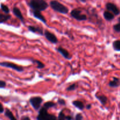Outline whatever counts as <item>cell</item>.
I'll use <instances>...</instances> for the list:
<instances>
[{
  "instance_id": "obj_1",
  "label": "cell",
  "mask_w": 120,
  "mask_h": 120,
  "mask_svg": "<svg viewBox=\"0 0 120 120\" xmlns=\"http://www.w3.org/2000/svg\"><path fill=\"white\" fill-rule=\"evenodd\" d=\"M28 5L32 11H43L49 7V4L45 0H30Z\"/></svg>"
},
{
  "instance_id": "obj_2",
  "label": "cell",
  "mask_w": 120,
  "mask_h": 120,
  "mask_svg": "<svg viewBox=\"0 0 120 120\" xmlns=\"http://www.w3.org/2000/svg\"><path fill=\"white\" fill-rule=\"evenodd\" d=\"M50 6L55 11L62 14H67L69 12V8L56 0H52L50 2Z\"/></svg>"
},
{
  "instance_id": "obj_3",
  "label": "cell",
  "mask_w": 120,
  "mask_h": 120,
  "mask_svg": "<svg viewBox=\"0 0 120 120\" xmlns=\"http://www.w3.org/2000/svg\"><path fill=\"white\" fill-rule=\"evenodd\" d=\"M48 109L42 106L38 112L36 120H57V118L55 115L48 112Z\"/></svg>"
},
{
  "instance_id": "obj_4",
  "label": "cell",
  "mask_w": 120,
  "mask_h": 120,
  "mask_svg": "<svg viewBox=\"0 0 120 120\" xmlns=\"http://www.w3.org/2000/svg\"><path fill=\"white\" fill-rule=\"evenodd\" d=\"M71 17L78 21H83L87 20V16L86 14L82 13V11L79 8L74 9L70 12Z\"/></svg>"
},
{
  "instance_id": "obj_5",
  "label": "cell",
  "mask_w": 120,
  "mask_h": 120,
  "mask_svg": "<svg viewBox=\"0 0 120 120\" xmlns=\"http://www.w3.org/2000/svg\"><path fill=\"white\" fill-rule=\"evenodd\" d=\"M43 99L40 96H34L29 98V103L36 111L41 109V105L43 103Z\"/></svg>"
},
{
  "instance_id": "obj_6",
  "label": "cell",
  "mask_w": 120,
  "mask_h": 120,
  "mask_svg": "<svg viewBox=\"0 0 120 120\" xmlns=\"http://www.w3.org/2000/svg\"><path fill=\"white\" fill-rule=\"evenodd\" d=\"M0 66H1L2 67H5V68L12 69L13 70H15V71H18V72H23V70H24V69H23V68L22 66L18 65V64H15V63H11V62H0Z\"/></svg>"
},
{
  "instance_id": "obj_7",
  "label": "cell",
  "mask_w": 120,
  "mask_h": 120,
  "mask_svg": "<svg viewBox=\"0 0 120 120\" xmlns=\"http://www.w3.org/2000/svg\"><path fill=\"white\" fill-rule=\"evenodd\" d=\"M44 36L45 38L50 43L53 44H56L58 43V39L56 35L49 30L46 29L44 30Z\"/></svg>"
},
{
  "instance_id": "obj_8",
  "label": "cell",
  "mask_w": 120,
  "mask_h": 120,
  "mask_svg": "<svg viewBox=\"0 0 120 120\" xmlns=\"http://www.w3.org/2000/svg\"><path fill=\"white\" fill-rule=\"evenodd\" d=\"M105 8L107 11L111 12V13L116 15H118L120 14V9L118 8L117 5L112 2H108L105 5Z\"/></svg>"
},
{
  "instance_id": "obj_9",
  "label": "cell",
  "mask_w": 120,
  "mask_h": 120,
  "mask_svg": "<svg viewBox=\"0 0 120 120\" xmlns=\"http://www.w3.org/2000/svg\"><path fill=\"white\" fill-rule=\"evenodd\" d=\"M56 50L57 51V52L59 53L66 59L70 60H71L72 59V56L70 55V53L68 51V50H66L64 48H62V46H59L57 48H56Z\"/></svg>"
},
{
  "instance_id": "obj_10",
  "label": "cell",
  "mask_w": 120,
  "mask_h": 120,
  "mask_svg": "<svg viewBox=\"0 0 120 120\" xmlns=\"http://www.w3.org/2000/svg\"><path fill=\"white\" fill-rule=\"evenodd\" d=\"M28 29L31 32L36 34L39 35H44V30L43 28L40 26L34 25H29L28 26Z\"/></svg>"
},
{
  "instance_id": "obj_11",
  "label": "cell",
  "mask_w": 120,
  "mask_h": 120,
  "mask_svg": "<svg viewBox=\"0 0 120 120\" xmlns=\"http://www.w3.org/2000/svg\"><path fill=\"white\" fill-rule=\"evenodd\" d=\"M32 14L33 16H34L35 18L39 19V21H41V22H43V23H45V24H46V18H45V16L41 14V12L37 11H32Z\"/></svg>"
},
{
  "instance_id": "obj_12",
  "label": "cell",
  "mask_w": 120,
  "mask_h": 120,
  "mask_svg": "<svg viewBox=\"0 0 120 120\" xmlns=\"http://www.w3.org/2000/svg\"><path fill=\"white\" fill-rule=\"evenodd\" d=\"M12 12L13 14L15 15V16H16V18H18L22 22V23L25 24L24 18H23V15H22V12H21V10H20L18 7H14L12 9Z\"/></svg>"
},
{
  "instance_id": "obj_13",
  "label": "cell",
  "mask_w": 120,
  "mask_h": 120,
  "mask_svg": "<svg viewBox=\"0 0 120 120\" xmlns=\"http://www.w3.org/2000/svg\"><path fill=\"white\" fill-rule=\"evenodd\" d=\"M109 85L110 87L116 88L120 86V79L118 77H113L112 80H111L109 83Z\"/></svg>"
},
{
  "instance_id": "obj_14",
  "label": "cell",
  "mask_w": 120,
  "mask_h": 120,
  "mask_svg": "<svg viewBox=\"0 0 120 120\" xmlns=\"http://www.w3.org/2000/svg\"><path fill=\"white\" fill-rule=\"evenodd\" d=\"M103 16L106 21H111L114 19L115 15L109 11H105L103 12Z\"/></svg>"
},
{
  "instance_id": "obj_15",
  "label": "cell",
  "mask_w": 120,
  "mask_h": 120,
  "mask_svg": "<svg viewBox=\"0 0 120 120\" xmlns=\"http://www.w3.org/2000/svg\"><path fill=\"white\" fill-rule=\"evenodd\" d=\"M72 104L75 107L77 108V109H79V110H83L84 109V108H86L84 104L81 101L79 100H75L72 101Z\"/></svg>"
},
{
  "instance_id": "obj_16",
  "label": "cell",
  "mask_w": 120,
  "mask_h": 120,
  "mask_svg": "<svg viewBox=\"0 0 120 120\" xmlns=\"http://www.w3.org/2000/svg\"><path fill=\"white\" fill-rule=\"evenodd\" d=\"M96 97L97 98V99L101 103V104L102 105H106V104L107 103L108 101V98L107 97L105 96V95H97L96 94Z\"/></svg>"
},
{
  "instance_id": "obj_17",
  "label": "cell",
  "mask_w": 120,
  "mask_h": 120,
  "mask_svg": "<svg viewBox=\"0 0 120 120\" xmlns=\"http://www.w3.org/2000/svg\"><path fill=\"white\" fill-rule=\"evenodd\" d=\"M11 18V15L9 14H2L0 12V23H5Z\"/></svg>"
},
{
  "instance_id": "obj_18",
  "label": "cell",
  "mask_w": 120,
  "mask_h": 120,
  "mask_svg": "<svg viewBox=\"0 0 120 120\" xmlns=\"http://www.w3.org/2000/svg\"><path fill=\"white\" fill-rule=\"evenodd\" d=\"M5 116L7 118H9V120H17V119L14 116V115L13 114L12 112L8 109H6L5 110Z\"/></svg>"
},
{
  "instance_id": "obj_19",
  "label": "cell",
  "mask_w": 120,
  "mask_h": 120,
  "mask_svg": "<svg viewBox=\"0 0 120 120\" xmlns=\"http://www.w3.org/2000/svg\"><path fill=\"white\" fill-rule=\"evenodd\" d=\"M32 62H33L34 63L36 64L37 65V68L38 69H42L43 68H45V64L42 62L41 61L39 60H36V59H32Z\"/></svg>"
},
{
  "instance_id": "obj_20",
  "label": "cell",
  "mask_w": 120,
  "mask_h": 120,
  "mask_svg": "<svg viewBox=\"0 0 120 120\" xmlns=\"http://www.w3.org/2000/svg\"><path fill=\"white\" fill-rule=\"evenodd\" d=\"M112 48L117 52H120V40H116L112 43Z\"/></svg>"
},
{
  "instance_id": "obj_21",
  "label": "cell",
  "mask_w": 120,
  "mask_h": 120,
  "mask_svg": "<svg viewBox=\"0 0 120 120\" xmlns=\"http://www.w3.org/2000/svg\"><path fill=\"white\" fill-rule=\"evenodd\" d=\"M56 105V104L53 101H47L46 103H45L43 105V107H45V108H46L47 109L49 110L50 108L54 107Z\"/></svg>"
},
{
  "instance_id": "obj_22",
  "label": "cell",
  "mask_w": 120,
  "mask_h": 120,
  "mask_svg": "<svg viewBox=\"0 0 120 120\" xmlns=\"http://www.w3.org/2000/svg\"><path fill=\"white\" fill-rule=\"evenodd\" d=\"M1 9L5 14H9V12H10V10H9V8H8V7L6 5L4 4H1Z\"/></svg>"
},
{
  "instance_id": "obj_23",
  "label": "cell",
  "mask_w": 120,
  "mask_h": 120,
  "mask_svg": "<svg viewBox=\"0 0 120 120\" xmlns=\"http://www.w3.org/2000/svg\"><path fill=\"white\" fill-rule=\"evenodd\" d=\"M78 87V85L76 83H73L72 84H70V86L66 88V91H74V90H76L77 88Z\"/></svg>"
},
{
  "instance_id": "obj_24",
  "label": "cell",
  "mask_w": 120,
  "mask_h": 120,
  "mask_svg": "<svg viewBox=\"0 0 120 120\" xmlns=\"http://www.w3.org/2000/svg\"><path fill=\"white\" fill-rule=\"evenodd\" d=\"M66 116H65L64 113L63 112V110H61L59 113L58 117H57V120H66Z\"/></svg>"
},
{
  "instance_id": "obj_25",
  "label": "cell",
  "mask_w": 120,
  "mask_h": 120,
  "mask_svg": "<svg viewBox=\"0 0 120 120\" xmlns=\"http://www.w3.org/2000/svg\"><path fill=\"white\" fill-rule=\"evenodd\" d=\"M113 29L115 32H120V23L118 22L117 24H115L113 26Z\"/></svg>"
},
{
  "instance_id": "obj_26",
  "label": "cell",
  "mask_w": 120,
  "mask_h": 120,
  "mask_svg": "<svg viewBox=\"0 0 120 120\" xmlns=\"http://www.w3.org/2000/svg\"><path fill=\"white\" fill-rule=\"evenodd\" d=\"M57 103H58L59 104H60V105H66V101L64 100V99H63V98H59L58 100H57Z\"/></svg>"
},
{
  "instance_id": "obj_27",
  "label": "cell",
  "mask_w": 120,
  "mask_h": 120,
  "mask_svg": "<svg viewBox=\"0 0 120 120\" xmlns=\"http://www.w3.org/2000/svg\"><path fill=\"white\" fill-rule=\"evenodd\" d=\"M83 117L82 114L78 113L75 116V120H83Z\"/></svg>"
},
{
  "instance_id": "obj_28",
  "label": "cell",
  "mask_w": 120,
  "mask_h": 120,
  "mask_svg": "<svg viewBox=\"0 0 120 120\" xmlns=\"http://www.w3.org/2000/svg\"><path fill=\"white\" fill-rule=\"evenodd\" d=\"M6 86H7L6 82L5 81L0 80V89H4V88Z\"/></svg>"
},
{
  "instance_id": "obj_29",
  "label": "cell",
  "mask_w": 120,
  "mask_h": 120,
  "mask_svg": "<svg viewBox=\"0 0 120 120\" xmlns=\"http://www.w3.org/2000/svg\"><path fill=\"white\" fill-rule=\"evenodd\" d=\"M4 112V108L2 104L0 103V114H2Z\"/></svg>"
},
{
  "instance_id": "obj_30",
  "label": "cell",
  "mask_w": 120,
  "mask_h": 120,
  "mask_svg": "<svg viewBox=\"0 0 120 120\" xmlns=\"http://www.w3.org/2000/svg\"><path fill=\"white\" fill-rule=\"evenodd\" d=\"M21 120H31L28 116H23L21 118Z\"/></svg>"
},
{
  "instance_id": "obj_31",
  "label": "cell",
  "mask_w": 120,
  "mask_h": 120,
  "mask_svg": "<svg viewBox=\"0 0 120 120\" xmlns=\"http://www.w3.org/2000/svg\"><path fill=\"white\" fill-rule=\"evenodd\" d=\"M91 107H92V105H91V104H87V105L86 106V109L87 110H90V109H91Z\"/></svg>"
},
{
  "instance_id": "obj_32",
  "label": "cell",
  "mask_w": 120,
  "mask_h": 120,
  "mask_svg": "<svg viewBox=\"0 0 120 120\" xmlns=\"http://www.w3.org/2000/svg\"><path fill=\"white\" fill-rule=\"evenodd\" d=\"M66 120H72L73 118V117H71V116H67L66 117Z\"/></svg>"
},
{
  "instance_id": "obj_33",
  "label": "cell",
  "mask_w": 120,
  "mask_h": 120,
  "mask_svg": "<svg viewBox=\"0 0 120 120\" xmlns=\"http://www.w3.org/2000/svg\"><path fill=\"white\" fill-rule=\"evenodd\" d=\"M80 1H81V2H86V0H79Z\"/></svg>"
},
{
  "instance_id": "obj_34",
  "label": "cell",
  "mask_w": 120,
  "mask_h": 120,
  "mask_svg": "<svg viewBox=\"0 0 120 120\" xmlns=\"http://www.w3.org/2000/svg\"><path fill=\"white\" fill-rule=\"evenodd\" d=\"M118 22H120V17L118 18Z\"/></svg>"
}]
</instances>
